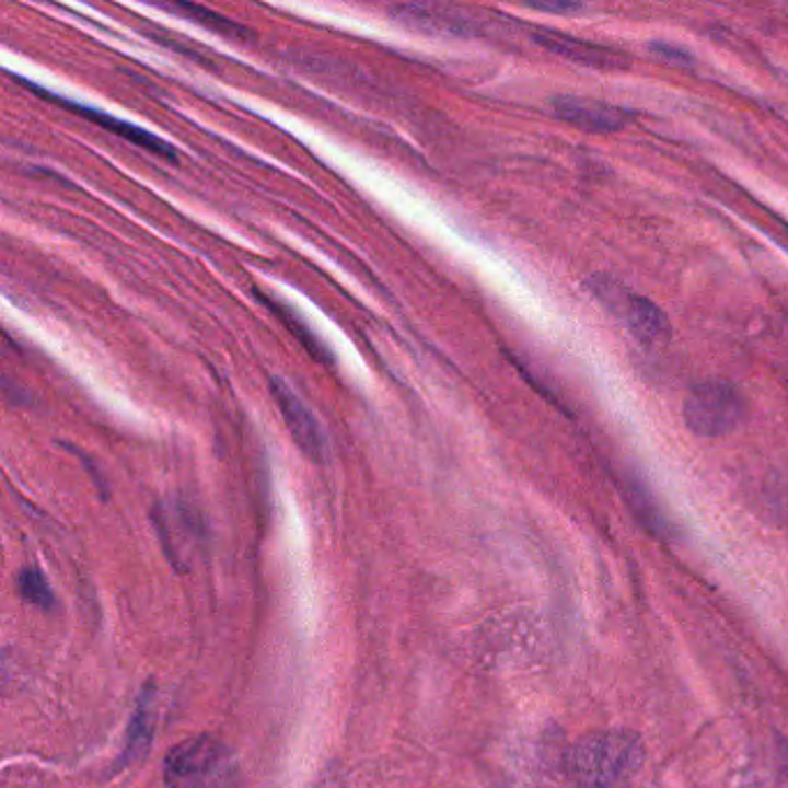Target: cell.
I'll return each mask as SVG.
<instances>
[{"label":"cell","instance_id":"obj_1","mask_svg":"<svg viewBox=\"0 0 788 788\" xmlns=\"http://www.w3.org/2000/svg\"><path fill=\"white\" fill-rule=\"evenodd\" d=\"M642 765V744L629 731H599L576 744V788H629Z\"/></svg>","mask_w":788,"mask_h":788},{"label":"cell","instance_id":"obj_2","mask_svg":"<svg viewBox=\"0 0 788 788\" xmlns=\"http://www.w3.org/2000/svg\"><path fill=\"white\" fill-rule=\"evenodd\" d=\"M167 788H239V763L227 746L211 735L178 742L164 758Z\"/></svg>","mask_w":788,"mask_h":788},{"label":"cell","instance_id":"obj_3","mask_svg":"<svg viewBox=\"0 0 788 788\" xmlns=\"http://www.w3.org/2000/svg\"><path fill=\"white\" fill-rule=\"evenodd\" d=\"M687 428L705 440L723 438L738 430L746 419V403L740 391L723 380H705L687 393L682 405Z\"/></svg>","mask_w":788,"mask_h":788},{"label":"cell","instance_id":"obj_4","mask_svg":"<svg viewBox=\"0 0 788 788\" xmlns=\"http://www.w3.org/2000/svg\"><path fill=\"white\" fill-rule=\"evenodd\" d=\"M596 301L622 320L629 334L646 347L667 345L673 336L671 322L663 310L646 297L631 294L629 289L611 276H592L588 282Z\"/></svg>","mask_w":788,"mask_h":788},{"label":"cell","instance_id":"obj_5","mask_svg":"<svg viewBox=\"0 0 788 788\" xmlns=\"http://www.w3.org/2000/svg\"><path fill=\"white\" fill-rule=\"evenodd\" d=\"M10 77L16 81V84H22V86L31 89L35 95L49 100L51 105H58V107H63V109L81 116V118H86V120L95 123V126H100L102 130H107V132H112V135H116V137H120V139H126V141L135 143V147H139V149H147V151H151V153H155V155H160V158H170V160L176 158V153H174V149L170 147V143L164 141V139H160L158 135L149 132V130H143V128H139V126H132V123L120 120V118H116V116H112V114H105V112H100V109L81 105V102H74V100L63 97V95H56V93H51V91H45L43 86H37L35 81H28V79L19 77V74H12V72H10Z\"/></svg>","mask_w":788,"mask_h":788},{"label":"cell","instance_id":"obj_6","mask_svg":"<svg viewBox=\"0 0 788 788\" xmlns=\"http://www.w3.org/2000/svg\"><path fill=\"white\" fill-rule=\"evenodd\" d=\"M553 114L578 130L596 132V135L622 132L636 120V114L631 109L611 105L606 100L578 97V95L555 97Z\"/></svg>","mask_w":788,"mask_h":788},{"label":"cell","instance_id":"obj_7","mask_svg":"<svg viewBox=\"0 0 788 788\" xmlns=\"http://www.w3.org/2000/svg\"><path fill=\"white\" fill-rule=\"evenodd\" d=\"M271 393L280 407L282 419L287 424L289 434H292L294 444L308 455L310 461L322 463L326 459V438L313 417V412L297 396L292 386L285 384L282 380H271Z\"/></svg>","mask_w":788,"mask_h":788},{"label":"cell","instance_id":"obj_8","mask_svg":"<svg viewBox=\"0 0 788 788\" xmlns=\"http://www.w3.org/2000/svg\"><path fill=\"white\" fill-rule=\"evenodd\" d=\"M534 43L542 45L544 49L563 56L571 63L586 66V68H596V70H622L629 68V58L627 54L615 51L611 47L604 45H594L588 43V39H578L565 33H555V31H534Z\"/></svg>","mask_w":788,"mask_h":788},{"label":"cell","instance_id":"obj_9","mask_svg":"<svg viewBox=\"0 0 788 788\" xmlns=\"http://www.w3.org/2000/svg\"><path fill=\"white\" fill-rule=\"evenodd\" d=\"M153 726H155V694L149 684L137 700L135 715L128 726V742H126V758L135 761L151 746L153 740Z\"/></svg>","mask_w":788,"mask_h":788},{"label":"cell","instance_id":"obj_10","mask_svg":"<svg viewBox=\"0 0 788 788\" xmlns=\"http://www.w3.org/2000/svg\"><path fill=\"white\" fill-rule=\"evenodd\" d=\"M158 8L164 10V12H172V14L190 19V22H195V24H199L204 28H209L213 33H220L224 37H243V35H247V31L241 24L232 22L230 16L218 14V12L209 10V8L193 5V3H167V5H158Z\"/></svg>","mask_w":788,"mask_h":788},{"label":"cell","instance_id":"obj_11","mask_svg":"<svg viewBox=\"0 0 788 788\" xmlns=\"http://www.w3.org/2000/svg\"><path fill=\"white\" fill-rule=\"evenodd\" d=\"M16 590L22 594L28 604L37 606V609H51L54 606V592L47 583V578L43 576V571L35 567H26L19 571L16 576Z\"/></svg>","mask_w":788,"mask_h":788},{"label":"cell","instance_id":"obj_12","mask_svg":"<svg viewBox=\"0 0 788 788\" xmlns=\"http://www.w3.org/2000/svg\"><path fill=\"white\" fill-rule=\"evenodd\" d=\"M257 299H262L268 308H271L274 310V313H278V317L287 324V328L289 331H294V336H299V340L305 345V349L310 351V355H313V357H317L320 361H324V363H331V357L326 355V347L315 338V334H310V331L299 322V317L294 315V313H289V310L287 308H282L280 303H274V301H268L262 292H257Z\"/></svg>","mask_w":788,"mask_h":788},{"label":"cell","instance_id":"obj_13","mask_svg":"<svg viewBox=\"0 0 788 788\" xmlns=\"http://www.w3.org/2000/svg\"><path fill=\"white\" fill-rule=\"evenodd\" d=\"M650 49L659 58L669 60V63H673V66H692V54L682 51L680 47H673V45H667V43H654V45H650Z\"/></svg>","mask_w":788,"mask_h":788},{"label":"cell","instance_id":"obj_14","mask_svg":"<svg viewBox=\"0 0 788 788\" xmlns=\"http://www.w3.org/2000/svg\"><path fill=\"white\" fill-rule=\"evenodd\" d=\"M536 12H551V14H573V12H586V5L580 3H530Z\"/></svg>","mask_w":788,"mask_h":788}]
</instances>
